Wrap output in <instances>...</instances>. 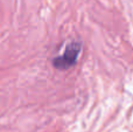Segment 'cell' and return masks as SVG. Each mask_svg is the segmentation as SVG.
Returning a JSON list of instances; mask_svg holds the SVG:
<instances>
[{
  "label": "cell",
  "mask_w": 133,
  "mask_h": 132,
  "mask_svg": "<svg viewBox=\"0 0 133 132\" xmlns=\"http://www.w3.org/2000/svg\"><path fill=\"white\" fill-rule=\"evenodd\" d=\"M82 44L78 41H74L66 46L65 50L62 53V55L57 56L53 60V64L56 69L65 70L68 68L72 67L78 60V56L81 54Z\"/></svg>",
  "instance_id": "obj_1"
}]
</instances>
